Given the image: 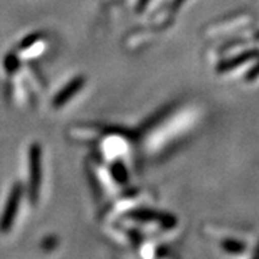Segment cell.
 Segmentation results:
<instances>
[{"label": "cell", "instance_id": "7a4b0ae2", "mask_svg": "<svg viewBox=\"0 0 259 259\" xmlns=\"http://www.w3.org/2000/svg\"><path fill=\"white\" fill-rule=\"evenodd\" d=\"M29 167H31V187L32 194H36L40 187V147L37 144H33L29 152Z\"/></svg>", "mask_w": 259, "mask_h": 259}, {"label": "cell", "instance_id": "277c9868", "mask_svg": "<svg viewBox=\"0 0 259 259\" xmlns=\"http://www.w3.org/2000/svg\"><path fill=\"white\" fill-rule=\"evenodd\" d=\"M146 2H147V0H142V3H140V4H142V7H144V4H146Z\"/></svg>", "mask_w": 259, "mask_h": 259}, {"label": "cell", "instance_id": "6da1fadb", "mask_svg": "<svg viewBox=\"0 0 259 259\" xmlns=\"http://www.w3.org/2000/svg\"><path fill=\"white\" fill-rule=\"evenodd\" d=\"M20 185H16V187L12 189V192H11L10 198H8L7 201V206H6V210H4L3 215H2V220H0V232L2 233H7L11 229L12 222L15 221V215H16L17 213L19 201H20Z\"/></svg>", "mask_w": 259, "mask_h": 259}, {"label": "cell", "instance_id": "3957f363", "mask_svg": "<svg viewBox=\"0 0 259 259\" xmlns=\"http://www.w3.org/2000/svg\"><path fill=\"white\" fill-rule=\"evenodd\" d=\"M82 83H83V81H82L81 78H77L75 81H73L70 85L66 88V89H64V92H61L60 94H58L57 98L55 99V105L56 106H61L62 103H65L66 101H68L69 98L72 96H74L75 93L78 92L79 88L82 86Z\"/></svg>", "mask_w": 259, "mask_h": 259}]
</instances>
